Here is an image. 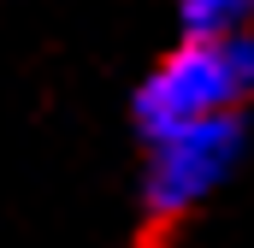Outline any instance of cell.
Here are the masks:
<instances>
[{"label": "cell", "mask_w": 254, "mask_h": 248, "mask_svg": "<svg viewBox=\"0 0 254 248\" xmlns=\"http://www.w3.org/2000/svg\"><path fill=\"white\" fill-rule=\"evenodd\" d=\"M184 36H254V0H178Z\"/></svg>", "instance_id": "3"}, {"label": "cell", "mask_w": 254, "mask_h": 248, "mask_svg": "<svg viewBox=\"0 0 254 248\" xmlns=\"http://www.w3.org/2000/svg\"><path fill=\"white\" fill-rule=\"evenodd\" d=\"M254 101V36H184L136 89L142 136L207 119H243Z\"/></svg>", "instance_id": "1"}, {"label": "cell", "mask_w": 254, "mask_h": 248, "mask_svg": "<svg viewBox=\"0 0 254 248\" xmlns=\"http://www.w3.org/2000/svg\"><path fill=\"white\" fill-rule=\"evenodd\" d=\"M243 166V119H207L184 124L166 136H148V207L160 219L195 213L201 201H213L225 178Z\"/></svg>", "instance_id": "2"}]
</instances>
